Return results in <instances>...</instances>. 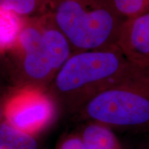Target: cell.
Returning <instances> with one entry per match:
<instances>
[{
    "label": "cell",
    "instance_id": "cell-10",
    "mask_svg": "<svg viewBox=\"0 0 149 149\" xmlns=\"http://www.w3.org/2000/svg\"><path fill=\"white\" fill-rule=\"evenodd\" d=\"M0 149H37V143L31 135L6 122L0 125Z\"/></svg>",
    "mask_w": 149,
    "mask_h": 149
},
{
    "label": "cell",
    "instance_id": "cell-2",
    "mask_svg": "<svg viewBox=\"0 0 149 149\" xmlns=\"http://www.w3.org/2000/svg\"><path fill=\"white\" fill-rule=\"evenodd\" d=\"M86 116L107 126L149 128V66H137L120 82L93 96Z\"/></svg>",
    "mask_w": 149,
    "mask_h": 149
},
{
    "label": "cell",
    "instance_id": "cell-7",
    "mask_svg": "<svg viewBox=\"0 0 149 149\" xmlns=\"http://www.w3.org/2000/svg\"><path fill=\"white\" fill-rule=\"evenodd\" d=\"M24 19L0 6V52L16 47L25 24Z\"/></svg>",
    "mask_w": 149,
    "mask_h": 149
},
{
    "label": "cell",
    "instance_id": "cell-3",
    "mask_svg": "<svg viewBox=\"0 0 149 149\" xmlns=\"http://www.w3.org/2000/svg\"><path fill=\"white\" fill-rule=\"evenodd\" d=\"M137 65L130 62L118 46L71 55L56 74L53 86L61 94H77L87 102L120 82Z\"/></svg>",
    "mask_w": 149,
    "mask_h": 149
},
{
    "label": "cell",
    "instance_id": "cell-4",
    "mask_svg": "<svg viewBox=\"0 0 149 149\" xmlns=\"http://www.w3.org/2000/svg\"><path fill=\"white\" fill-rule=\"evenodd\" d=\"M26 80L43 83L54 79L71 56V46L56 26L51 12L25 20L17 45Z\"/></svg>",
    "mask_w": 149,
    "mask_h": 149
},
{
    "label": "cell",
    "instance_id": "cell-6",
    "mask_svg": "<svg viewBox=\"0 0 149 149\" xmlns=\"http://www.w3.org/2000/svg\"><path fill=\"white\" fill-rule=\"evenodd\" d=\"M118 47L134 64L149 66V10L124 22Z\"/></svg>",
    "mask_w": 149,
    "mask_h": 149
},
{
    "label": "cell",
    "instance_id": "cell-9",
    "mask_svg": "<svg viewBox=\"0 0 149 149\" xmlns=\"http://www.w3.org/2000/svg\"><path fill=\"white\" fill-rule=\"evenodd\" d=\"M52 0H0V6L22 17H35L51 11Z\"/></svg>",
    "mask_w": 149,
    "mask_h": 149
},
{
    "label": "cell",
    "instance_id": "cell-5",
    "mask_svg": "<svg viewBox=\"0 0 149 149\" xmlns=\"http://www.w3.org/2000/svg\"><path fill=\"white\" fill-rule=\"evenodd\" d=\"M7 123L31 135L46 126L53 118L51 100L36 87L29 86L16 92L4 109Z\"/></svg>",
    "mask_w": 149,
    "mask_h": 149
},
{
    "label": "cell",
    "instance_id": "cell-11",
    "mask_svg": "<svg viewBox=\"0 0 149 149\" xmlns=\"http://www.w3.org/2000/svg\"><path fill=\"white\" fill-rule=\"evenodd\" d=\"M112 8L124 22L146 13L149 0H109Z\"/></svg>",
    "mask_w": 149,
    "mask_h": 149
},
{
    "label": "cell",
    "instance_id": "cell-14",
    "mask_svg": "<svg viewBox=\"0 0 149 149\" xmlns=\"http://www.w3.org/2000/svg\"><path fill=\"white\" fill-rule=\"evenodd\" d=\"M144 149H149V145H148V146H146V148H145Z\"/></svg>",
    "mask_w": 149,
    "mask_h": 149
},
{
    "label": "cell",
    "instance_id": "cell-1",
    "mask_svg": "<svg viewBox=\"0 0 149 149\" xmlns=\"http://www.w3.org/2000/svg\"><path fill=\"white\" fill-rule=\"evenodd\" d=\"M56 26L77 52L118 46L124 21L109 0H52Z\"/></svg>",
    "mask_w": 149,
    "mask_h": 149
},
{
    "label": "cell",
    "instance_id": "cell-13",
    "mask_svg": "<svg viewBox=\"0 0 149 149\" xmlns=\"http://www.w3.org/2000/svg\"><path fill=\"white\" fill-rule=\"evenodd\" d=\"M1 107H0V119H1Z\"/></svg>",
    "mask_w": 149,
    "mask_h": 149
},
{
    "label": "cell",
    "instance_id": "cell-8",
    "mask_svg": "<svg viewBox=\"0 0 149 149\" xmlns=\"http://www.w3.org/2000/svg\"><path fill=\"white\" fill-rule=\"evenodd\" d=\"M82 141L86 149H120L116 137L109 126L96 122L85 128Z\"/></svg>",
    "mask_w": 149,
    "mask_h": 149
},
{
    "label": "cell",
    "instance_id": "cell-12",
    "mask_svg": "<svg viewBox=\"0 0 149 149\" xmlns=\"http://www.w3.org/2000/svg\"><path fill=\"white\" fill-rule=\"evenodd\" d=\"M60 149H86L82 139L72 137L65 141Z\"/></svg>",
    "mask_w": 149,
    "mask_h": 149
}]
</instances>
